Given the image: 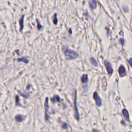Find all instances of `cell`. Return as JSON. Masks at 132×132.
Segmentation results:
<instances>
[{
    "instance_id": "8",
    "label": "cell",
    "mask_w": 132,
    "mask_h": 132,
    "mask_svg": "<svg viewBox=\"0 0 132 132\" xmlns=\"http://www.w3.org/2000/svg\"><path fill=\"white\" fill-rule=\"evenodd\" d=\"M119 73L121 77H123L125 75V69L123 65H121L119 68Z\"/></svg>"
},
{
    "instance_id": "11",
    "label": "cell",
    "mask_w": 132,
    "mask_h": 132,
    "mask_svg": "<svg viewBox=\"0 0 132 132\" xmlns=\"http://www.w3.org/2000/svg\"><path fill=\"white\" fill-rule=\"evenodd\" d=\"M89 5H90V8L92 9H96L97 8V2L96 1V0H90Z\"/></svg>"
},
{
    "instance_id": "22",
    "label": "cell",
    "mask_w": 132,
    "mask_h": 132,
    "mask_svg": "<svg viewBox=\"0 0 132 132\" xmlns=\"http://www.w3.org/2000/svg\"><path fill=\"white\" fill-rule=\"evenodd\" d=\"M93 132H99V130H98L96 128H93Z\"/></svg>"
},
{
    "instance_id": "15",
    "label": "cell",
    "mask_w": 132,
    "mask_h": 132,
    "mask_svg": "<svg viewBox=\"0 0 132 132\" xmlns=\"http://www.w3.org/2000/svg\"><path fill=\"white\" fill-rule=\"evenodd\" d=\"M122 113L123 116H124V117L127 120H129V115H128V111H127V110H126L125 109H124L122 110Z\"/></svg>"
},
{
    "instance_id": "2",
    "label": "cell",
    "mask_w": 132,
    "mask_h": 132,
    "mask_svg": "<svg viewBox=\"0 0 132 132\" xmlns=\"http://www.w3.org/2000/svg\"><path fill=\"white\" fill-rule=\"evenodd\" d=\"M73 103H74V117L75 119L77 121H79V115L78 112V109L77 106V91L76 89L74 90L73 92Z\"/></svg>"
},
{
    "instance_id": "24",
    "label": "cell",
    "mask_w": 132,
    "mask_h": 132,
    "mask_svg": "<svg viewBox=\"0 0 132 132\" xmlns=\"http://www.w3.org/2000/svg\"><path fill=\"white\" fill-rule=\"evenodd\" d=\"M75 1H77V0H75Z\"/></svg>"
},
{
    "instance_id": "7",
    "label": "cell",
    "mask_w": 132,
    "mask_h": 132,
    "mask_svg": "<svg viewBox=\"0 0 132 132\" xmlns=\"http://www.w3.org/2000/svg\"><path fill=\"white\" fill-rule=\"evenodd\" d=\"M50 100H51V102L52 103H54V104H55L56 103H60V101H61L60 97L57 95H54L53 96V97L51 98Z\"/></svg>"
},
{
    "instance_id": "14",
    "label": "cell",
    "mask_w": 132,
    "mask_h": 132,
    "mask_svg": "<svg viewBox=\"0 0 132 132\" xmlns=\"http://www.w3.org/2000/svg\"><path fill=\"white\" fill-rule=\"evenodd\" d=\"M20 99H19V97L18 95L16 96V97H15V104H16V106H22L21 104L20 103Z\"/></svg>"
},
{
    "instance_id": "10",
    "label": "cell",
    "mask_w": 132,
    "mask_h": 132,
    "mask_svg": "<svg viewBox=\"0 0 132 132\" xmlns=\"http://www.w3.org/2000/svg\"><path fill=\"white\" fill-rule=\"evenodd\" d=\"M24 15H23L21 18L19 20V25H20V32L22 31L23 28V26H24Z\"/></svg>"
},
{
    "instance_id": "18",
    "label": "cell",
    "mask_w": 132,
    "mask_h": 132,
    "mask_svg": "<svg viewBox=\"0 0 132 132\" xmlns=\"http://www.w3.org/2000/svg\"><path fill=\"white\" fill-rule=\"evenodd\" d=\"M18 92L19 93L20 95H21L22 97H23V98H25V99H28V98H29V95L28 94H22L21 92H20L19 91H18Z\"/></svg>"
},
{
    "instance_id": "13",
    "label": "cell",
    "mask_w": 132,
    "mask_h": 132,
    "mask_svg": "<svg viewBox=\"0 0 132 132\" xmlns=\"http://www.w3.org/2000/svg\"><path fill=\"white\" fill-rule=\"evenodd\" d=\"M18 62H23L26 64H27L29 63V60L25 58V57H22V58H19L17 59Z\"/></svg>"
},
{
    "instance_id": "23",
    "label": "cell",
    "mask_w": 132,
    "mask_h": 132,
    "mask_svg": "<svg viewBox=\"0 0 132 132\" xmlns=\"http://www.w3.org/2000/svg\"><path fill=\"white\" fill-rule=\"evenodd\" d=\"M69 34H72L71 29V28H70V29H69Z\"/></svg>"
},
{
    "instance_id": "12",
    "label": "cell",
    "mask_w": 132,
    "mask_h": 132,
    "mask_svg": "<svg viewBox=\"0 0 132 132\" xmlns=\"http://www.w3.org/2000/svg\"><path fill=\"white\" fill-rule=\"evenodd\" d=\"M90 63H91V65H92L93 66L95 67H97L98 66V63L97 62V61L94 57H90Z\"/></svg>"
},
{
    "instance_id": "5",
    "label": "cell",
    "mask_w": 132,
    "mask_h": 132,
    "mask_svg": "<svg viewBox=\"0 0 132 132\" xmlns=\"http://www.w3.org/2000/svg\"><path fill=\"white\" fill-rule=\"evenodd\" d=\"M104 64L105 68H106V69L107 70L108 75H111V74H113V69L112 68V67H111V64L106 60L104 61Z\"/></svg>"
},
{
    "instance_id": "3",
    "label": "cell",
    "mask_w": 132,
    "mask_h": 132,
    "mask_svg": "<svg viewBox=\"0 0 132 132\" xmlns=\"http://www.w3.org/2000/svg\"><path fill=\"white\" fill-rule=\"evenodd\" d=\"M49 108V98L47 97L45 99V120L47 121H49V118H50V116L48 114Z\"/></svg>"
},
{
    "instance_id": "17",
    "label": "cell",
    "mask_w": 132,
    "mask_h": 132,
    "mask_svg": "<svg viewBox=\"0 0 132 132\" xmlns=\"http://www.w3.org/2000/svg\"><path fill=\"white\" fill-rule=\"evenodd\" d=\"M53 22L55 25H57L58 23V20L57 18V14H55L53 16Z\"/></svg>"
},
{
    "instance_id": "19",
    "label": "cell",
    "mask_w": 132,
    "mask_h": 132,
    "mask_svg": "<svg viewBox=\"0 0 132 132\" xmlns=\"http://www.w3.org/2000/svg\"><path fill=\"white\" fill-rule=\"evenodd\" d=\"M37 28H38V29L40 30L42 27L41 25L40 24V23L38 22V20H37Z\"/></svg>"
},
{
    "instance_id": "1",
    "label": "cell",
    "mask_w": 132,
    "mask_h": 132,
    "mask_svg": "<svg viewBox=\"0 0 132 132\" xmlns=\"http://www.w3.org/2000/svg\"><path fill=\"white\" fill-rule=\"evenodd\" d=\"M62 51L67 60H73L78 57V54L75 51L68 48L66 46L62 47Z\"/></svg>"
},
{
    "instance_id": "16",
    "label": "cell",
    "mask_w": 132,
    "mask_h": 132,
    "mask_svg": "<svg viewBox=\"0 0 132 132\" xmlns=\"http://www.w3.org/2000/svg\"><path fill=\"white\" fill-rule=\"evenodd\" d=\"M61 127H62L63 129H67L68 127V125L66 122H61Z\"/></svg>"
},
{
    "instance_id": "21",
    "label": "cell",
    "mask_w": 132,
    "mask_h": 132,
    "mask_svg": "<svg viewBox=\"0 0 132 132\" xmlns=\"http://www.w3.org/2000/svg\"><path fill=\"white\" fill-rule=\"evenodd\" d=\"M105 28H106V31H107V36H109V29L107 27H106Z\"/></svg>"
},
{
    "instance_id": "20",
    "label": "cell",
    "mask_w": 132,
    "mask_h": 132,
    "mask_svg": "<svg viewBox=\"0 0 132 132\" xmlns=\"http://www.w3.org/2000/svg\"><path fill=\"white\" fill-rule=\"evenodd\" d=\"M128 63H129V65H130V66L131 67H132V58H130L129 61H128Z\"/></svg>"
},
{
    "instance_id": "6",
    "label": "cell",
    "mask_w": 132,
    "mask_h": 132,
    "mask_svg": "<svg viewBox=\"0 0 132 132\" xmlns=\"http://www.w3.org/2000/svg\"><path fill=\"white\" fill-rule=\"evenodd\" d=\"M26 118V116L22 115H17L15 116V120L18 123H21L23 121H24Z\"/></svg>"
},
{
    "instance_id": "9",
    "label": "cell",
    "mask_w": 132,
    "mask_h": 132,
    "mask_svg": "<svg viewBox=\"0 0 132 132\" xmlns=\"http://www.w3.org/2000/svg\"><path fill=\"white\" fill-rule=\"evenodd\" d=\"M88 80V75L87 74H83L80 77L81 82L83 84H87Z\"/></svg>"
},
{
    "instance_id": "4",
    "label": "cell",
    "mask_w": 132,
    "mask_h": 132,
    "mask_svg": "<svg viewBox=\"0 0 132 132\" xmlns=\"http://www.w3.org/2000/svg\"><path fill=\"white\" fill-rule=\"evenodd\" d=\"M93 99L95 100L96 104L98 107H100L102 105V100H101L97 91H95L93 94Z\"/></svg>"
}]
</instances>
